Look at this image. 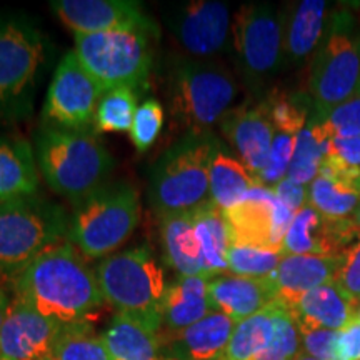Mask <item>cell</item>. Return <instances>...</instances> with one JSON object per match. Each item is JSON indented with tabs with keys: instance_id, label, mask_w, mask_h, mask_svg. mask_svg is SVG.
I'll return each instance as SVG.
<instances>
[{
	"instance_id": "cell-14",
	"label": "cell",
	"mask_w": 360,
	"mask_h": 360,
	"mask_svg": "<svg viewBox=\"0 0 360 360\" xmlns=\"http://www.w3.org/2000/svg\"><path fill=\"white\" fill-rule=\"evenodd\" d=\"M232 244L272 247L282 250V240L294 214L277 200L269 187H255L236 207L225 210ZM231 244V245H232Z\"/></svg>"
},
{
	"instance_id": "cell-13",
	"label": "cell",
	"mask_w": 360,
	"mask_h": 360,
	"mask_svg": "<svg viewBox=\"0 0 360 360\" xmlns=\"http://www.w3.org/2000/svg\"><path fill=\"white\" fill-rule=\"evenodd\" d=\"M167 25L180 47L195 58H209L224 52L232 37L227 4L192 0L170 8Z\"/></svg>"
},
{
	"instance_id": "cell-23",
	"label": "cell",
	"mask_w": 360,
	"mask_h": 360,
	"mask_svg": "<svg viewBox=\"0 0 360 360\" xmlns=\"http://www.w3.org/2000/svg\"><path fill=\"white\" fill-rule=\"evenodd\" d=\"M215 312L209 295V278L177 277L169 283L162 305V330L180 332Z\"/></svg>"
},
{
	"instance_id": "cell-28",
	"label": "cell",
	"mask_w": 360,
	"mask_h": 360,
	"mask_svg": "<svg viewBox=\"0 0 360 360\" xmlns=\"http://www.w3.org/2000/svg\"><path fill=\"white\" fill-rule=\"evenodd\" d=\"M160 233L165 262L180 277L204 276V260L193 231L191 210L164 215Z\"/></svg>"
},
{
	"instance_id": "cell-36",
	"label": "cell",
	"mask_w": 360,
	"mask_h": 360,
	"mask_svg": "<svg viewBox=\"0 0 360 360\" xmlns=\"http://www.w3.org/2000/svg\"><path fill=\"white\" fill-rule=\"evenodd\" d=\"M262 103L265 114L272 122L276 132L299 135L307 127L309 105L302 96L285 92H272Z\"/></svg>"
},
{
	"instance_id": "cell-27",
	"label": "cell",
	"mask_w": 360,
	"mask_h": 360,
	"mask_svg": "<svg viewBox=\"0 0 360 360\" xmlns=\"http://www.w3.org/2000/svg\"><path fill=\"white\" fill-rule=\"evenodd\" d=\"M191 212L204 260V276L212 278L229 274L227 254L232 242L224 210H220L212 200H207Z\"/></svg>"
},
{
	"instance_id": "cell-5",
	"label": "cell",
	"mask_w": 360,
	"mask_h": 360,
	"mask_svg": "<svg viewBox=\"0 0 360 360\" xmlns=\"http://www.w3.org/2000/svg\"><path fill=\"white\" fill-rule=\"evenodd\" d=\"M69 232V215L44 197H19L0 204V277L15 278Z\"/></svg>"
},
{
	"instance_id": "cell-11",
	"label": "cell",
	"mask_w": 360,
	"mask_h": 360,
	"mask_svg": "<svg viewBox=\"0 0 360 360\" xmlns=\"http://www.w3.org/2000/svg\"><path fill=\"white\" fill-rule=\"evenodd\" d=\"M232 49L247 85L262 87L285 62L283 13L270 4L242 6L232 22Z\"/></svg>"
},
{
	"instance_id": "cell-48",
	"label": "cell",
	"mask_w": 360,
	"mask_h": 360,
	"mask_svg": "<svg viewBox=\"0 0 360 360\" xmlns=\"http://www.w3.org/2000/svg\"><path fill=\"white\" fill-rule=\"evenodd\" d=\"M355 319H360V300L355 302Z\"/></svg>"
},
{
	"instance_id": "cell-46",
	"label": "cell",
	"mask_w": 360,
	"mask_h": 360,
	"mask_svg": "<svg viewBox=\"0 0 360 360\" xmlns=\"http://www.w3.org/2000/svg\"><path fill=\"white\" fill-rule=\"evenodd\" d=\"M8 304H11V300H8V302H0V327H2V322H4V317H6Z\"/></svg>"
},
{
	"instance_id": "cell-45",
	"label": "cell",
	"mask_w": 360,
	"mask_h": 360,
	"mask_svg": "<svg viewBox=\"0 0 360 360\" xmlns=\"http://www.w3.org/2000/svg\"><path fill=\"white\" fill-rule=\"evenodd\" d=\"M352 224H354V229H355V232H357V236H359V238H360V204H359V207H357V210H355V212L352 214Z\"/></svg>"
},
{
	"instance_id": "cell-43",
	"label": "cell",
	"mask_w": 360,
	"mask_h": 360,
	"mask_svg": "<svg viewBox=\"0 0 360 360\" xmlns=\"http://www.w3.org/2000/svg\"><path fill=\"white\" fill-rule=\"evenodd\" d=\"M335 357L337 360H360V319H354L337 332Z\"/></svg>"
},
{
	"instance_id": "cell-33",
	"label": "cell",
	"mask_w": 360,
	"mask_h": 360,
	"mask_svg": "<svg viewBox=\"0 0 360 360\" xmlns=\"http://www.w3.org/2000/svg\"><path fill=\"white\" fill-rule=\"evenodd\" d=\"M360 204V192L319 175L309 186V205L327 219H349Z\"/></svg>"
},
{
	"instance_id": "cell-44",
	"label": "cell",
	"mask_w": 360,
	"mask_h": 360,
	"mask_svg": "<svg viewBox=\"0 0 360 360\" xmlns=\"http://www.w3.org/2000/svg\"><path fill=\"white\" fill-rule=\"evenodd\" d=\"M277 200L283 207L290 210L292 214L299 212L305 205H309V186H300V184L292 182L289 179H283L276 187H272Z\"/></svg>"
},
{
	"instance_id": "cell-40",
	"label": "cell",
	"mask_w": 360,
	"mask_h": 360,
	"mask_svg": "<svg viewBox=\"0 0 360 360\" xmlns=\"http://www.w3.org/2000/svg\"><path fill=\"white\" fill-rule=\"evenodd\" d=\"M330 139H352L360 135V96L340 103L321 120Z\"/></svg>"
},
{
	"instance_id": "cell-51",
	"label": "cell",
	"mask_w": 360,
	"mask_h": 360,
	"mask_svg": "<svg viewBox=\"0 0 360 360\" xmlns=\"http://www.w3.org/2000/svg\"><path fill=\"white\" fill-rule=\"evenodd\" d=\"M44 360H56L53 357H47V359H44Z\"/></svg>"
},
{
	"instance_id": "cell-41",
	"label": "cell",
	"mask_w": 360,
	"mask_h": 360,
	"mask_svg": "<svg viewBox=\"0 0 360 360\" xmlns=\"http://www.w3.org/2000/svg\"><path fill=\"white\" fill-rule=\"evenodd\" d=\"M342 262L337 270L335 283L354 302L360 300V238L340 254Z\"/></svg>"
},
{
	"instance_id": "cell-10",
	"label": "cell",
	"mask_w": 360,
	"mask_h": 360,
	"mask_svg": "<svg viewBox=\"0 0 360 360\" xmlns=\"http://www.w3.org/2000/svg\"><path fill=\"white\" fill-rule=\"evenodd\" d=\"M150 32H114L75 35V56L85 72L103 92L115 89L135 90L147 82L152 65Z\"/></svg>"
},
{
	"instance_id": "cell-26",
	"label": "cell",
	"mask_w": 360,
	"mask_h": 360,
	"mask_svg": "<svg viewBox=\"0 0 360 360\" xmlns=\"http://www.w3.org/2000/svg\"><path fill=\"white\" fill-rule=\"evenodd\" d=\"M37 160L24 139L0 135V204L35 195L39 191Z\"/></svg>"
},
{
	"instance_id": "cell-32",
	"label": "cell",
	"mask_w": 360,
	"mask_h": 360,
	"mask_svg": "<svg viewBox=\"0 0 360 360\" xmlns=\"http://www.w3.org/2000/svg\"><path fill=\"white\" fill-rule=\"evenodd\" d=\"M52 357L56 360H112L103 337L94 332L89 321L62 326Z\"/></svg>"
},
{
	"instance_id": "cell-39",
	"label": "cell",
	"mask_w": 360,
	"mask_h": 360,
	"mask_svg": "<svg viewBox=\"0 0 360 360\" xmlns=\"http://www.w3.org/2000/svg\"><path fill=\"white\" fill-rule=\"evenodd\" d=\"M162 127H164V107L155 98H148L137 107L132 127H130V139L135 148L143 152L152 147Z\"/></svg>"
},
{
	"instance_id": "cell-20",
	"label": "cell",
	"mask_w": 360,
	"mask_h": 360,
	"mask_svg": "<svg viewBox=\"0 0 360 360\" xmlns=\"http://www.w3.org/2000/svg\"><path fill=\"white\" fill-rule=\"evenodd\" d=\"M209 295L215 312H222L233 322L245 321L277 300L272 276L265 278L224 274L209 278Z\"/></svg>"
},
{
	"instance_id": "cell-9",
	"label": "cell",
	"mask_w": 360,
	"mask_h": 360,
	"mask_svg": "<svg viewBox=\"0 0 360 360\" xmlns=\"http://www.w3.org/2000/svg\"><path fill=\"white\" fill-rule=\"evenodd\" d=\"M312 57L309 90L314 119L323 120L340 103L360 96V35L347 12L334 13Z\"/></svg>"
},
{
	"instance_id": "cell-8",
	"label": "cell",
	"mask_w": 360,
	"mask_h": 360,
	"mask_svg": "<svg viewBox=\"0 0 360 360\" xmlns=\"http://www.w3.org/2000/svg\"><path fill=\"white\" fill-rule=\"evenodd\" d=\"M170 109L186 134H210L232 110L237 82L225 67L209 60H182L170 72Z\"/></svg>"
},
{
	"instance_id": "cell-17",
	"label": "cell",
	"mask_w": 360,
	"mask_h": 360,
	"mask_svg": "<svg viewBox=\"0 0 360 360\" xmlns=\"http://www.w3.org/2000/svg\"><path fill=\"white\" fill-rule=\"evenodd\" d=\"M359 238L352 219H327L310 205L294 214L282 240L285 255H340Z\"/></svg>"
},
{
	"instance_id": "cell-22",
	"label": "cell",
	"mask_w": 360,
	"mask_h": 360,
	"mask_svg": "<svg viewBox=\"0 0 360 360\" xmlns=\"http://www.w3.org/2000/svg\"><path fill=\"white\" fill-rule=\"evenodd\" d=\"M299 330L339 332L355 319V302L335 282L307 292L289 309Z\"/></svg>"
},
{
	"instance_id": "cell-6",
	"label": "cell",
	"mask_w": 360,
	"mask_h": 360,
	"mask_svg": "<svg viewBox=\"0 0 360 360\" xmlns=\"http://www.w3.org/2000/svg\"><path fill=\"white\" fill-rule=\"evenodd\" d=\"M96 276L103 300L117 314L129 315L162 330V305L165 282L164 269L147 245L119 252L97 265Z\"/></svg>"
},
{
	"instance_id": "cell-37",
	"label": "cell",
	"mask_w": 360,
	"mask_h": 360,
	"mask_svg": "<svg viewBox=\"0 0 360 360\" xmlns=\"http://www.w3.org/2000/svg\"><path fill=\"white\" fill-rule=\"evenodd\" d=\"M277 304L272 342L259 360H297V357L302 354L299 327H297L290 310L281 302Z\"/></svg>"
},
{
	"instance_id": "cell-25",
	"label": "cell",
	"mask_w": 360,
	"mask_h": 360,
	"mask_svg": "<svg viewBox=\"0 0 360 360\" xmlns=\"http://www.w3.org/2000/svg\"><path fill=\"white\" fill-rule=\"evenodd\" d=\"M102 337L112 360H169L160 328L129 315L115 314Z\"/></svg>"
},
{
	"instance_id": "cell-15",
	"label": "cell",
	"mask_w": 360,
	"mask_h": 360,
	"mask_svg": "<svg viewBox=\"0 0 360 360\" xmlns=\"http://www.w3.org/2000/svg\"><path fill=\"white\" fill-rule=\"evenodd\" d=\"M62 24L75 35L146 30L154 34L155 25L132 0H56L51 2Z\"/></svg>"
},
{
	"instance_id": "cell-4",
	"label": "cell",
	"mask_w": 360,
	"mask_h": 360,
	"mask_svg": "<svg viewBox=\"0 0 360 360\" xmlns=\"http://www.w3.org/2000/svg\"><path fill=\"white\" fill-rule=\"evenodd\" d=\"M139 219L141 202L130 184H102L74 202L67 238L85 259H101L125 244Z\"/></svg>"
},
{
	"instance_id": "cell-24",
	"label": "cell",
	"mask_w": 360,
	"mask_h": 360,
	"mask_svg": "<svg viewBox=\"0 0 360 360\" xmlns=\"http://www.w3.org/2000/svg\"><path fill=\"white\" fill-rule=\"evenodd\" d=\"M327 2L302 0L289 17L283 15V58L290 65H302L315 53L326 35Z\"/></svg>"
},
{
	"instance_id": "cell-35",
	"label": "cell",
	"mask_w": 360,
	"mask_h": 360,
	"mask_svg": "<svg viewBox=\"0 0 360 360\" xmlns=\"http://www.w3.org/2000/svg\"><path fill=\"white\" fill-rule=\"evenodd\" d=\"M137 112V96L132 89H115L105 92L96 114L97 132H127Z\"/></svg>"
},
{
	"instance_id": "cell-12",
	"label": "cell",
	"mask_w": 360,
	"mask_h": 360,
	"mask_svg": "<svg viewBox=\"0 0 360 360\" xmlns=\"http://www.w3.org/2000/svg\"><path fill=\"white\" fill-rule=\"evenodd\" d=\"M103 90L80 65L74 51L67 52L49 87L42 107V120L47 127L89 132L96 124L98 102Z\"/></svg>"
},
{
	"instance_id": "cell-1",
	"label": "cell",
	"mask_w": 360,
	"mask_h": 360,
	"mask_svg": "<svg viewBox=\"0 0 360 360\" xmlns=\"http://www.w3.org/2000/svg\"><path fill=\"white\" fill-rule=\"evenodd\" d=\"M13 294L60 326L87 321L105 302L96 270L70 242L44 252L13 278Z\"/></svg>"
},
{
	"instance_id": "cell-38",
	"label": "cell",
	"mask_w": 360,
	"mask_h": 360,
	"mask_svg": "<svg viewBox=\"0 0 360 360\" xmlns=\"http://www.w3.org/2000/svg\"><path fill=\"white\" fill-rule=\"evenodd\" d=\"M295 143L297 135L276 132L267 162H265V167L262 169V172L257 175L260 186L272 188L287 177L292 157H294L295 152Z\"/></svg>"
},
{
	"instance_id": "cell-29",
	"label": "cell",
	"mask_w": 360,
	"mask_h": 360,
	"mask_svg": "<svg viewBox=\"0 0 360 360\" xmlns=\"http://www.w3.org/2000/svg\"><path fill=\"white\" fill-rule=\"evenodd\" d=\"M210 200L220 210L236 207L252 188L259 187V180L242 164L238 157L229 154L220 146L210 165Z\"/></svg>"
},
{
	"instance_id": "cell-31",
	"label": "cell",
	"mask_w": 360,
	"mask_h": 360,
	"mask_svg": "<svg viewBox=\"0 0 360 360\" xmlns=\"http://www.w3.org/2000/svg\"><path fill=\"white\" fill-rule=\"evenodd\" d=\"M328 142H330V137L327 135L321 120L310 117L307 127L297 135L295 152L287 179L300 186H310L321 175Z\"/></svg>"
},
{
	"instance_id": "cell-16",
	"label": "cell",
	"mask_w": 360,
	"mask_h": 360,
	"mask_svg": "<svg viewBox=\"0 0 360 360\" xmlns=\"http://www.w3.org/2000/svg\"><path fill=\"white\" fill-rule=\"evenodd\" d=\"M60 328V323L13 297L0 327V355L12 360L52 357Z\"/></svg>"
},
{
	"instance_id": "cell-47",
	"label": "cell",
	"mask_w": 360,
	"mask_h": 360,
	"mask_svg": "<svg viewBox=\"0 0 360 360\" xmlns=\"http://www.w3.org/2000/svg\"><path fill=\"white\" fill-rule=\"evenodd\" d=\"M297 360H315V359H314V357H310V355H307V354H304V352H302V354L299 355V357H297Z\"/></svg>"
},
{
	"instance_id": "cell-3",
	"label": "cell",
	"mask_w": 360,
	"mask_h": 360,
	"mask_svg": "<svg viewBox=\"0 0 360 360\" xmlns=\"http://www.w3.org/2000/svg\"><path fill=\"white\" fill-rule=\"evenodd\" d=\"M220 146L212 132L186 134L162 154L148 184V199L160 217L210 200V165Z\"/></svg>"
},
{
	"instance_id": "cell-7",
	"label": "cell",
	"mask_w": 360,
	"mask_h": 360,
	"mask_svg": "<svg viewBox=\"0 0 360 360\" xmlns=\"http://www.w3.org/2000/svg\"><path fill=\"white\" fill-rule=\"evenodd\" d=\"M45 58L47 39L32 20L0 19V122L30 115Z\"/></svg>"
},
{
	"instance_id": "cell-30",
	"label": "cell",
	"mask_w": 360,
	"mask_h": 360,
	"mask_svg": "<svg viewBox=\"0 0 360 360\" xmlns=\"http://www.w3.org/2000/svg\"><path fill=\"white\" fill-rule=\"evenodd\" d=\"M277 300L252 317L236 323L222 360H259L274 337Z\"/></svg>"
},
{
	"instance_id": "cell-2",
	"label": "cell",
	"mask_w": 360,
	"mask_h": 360,
	"mask_svg": "<svg viewBox=\"0 0 360 360\" xmlns=\"http://www.w3.org/2000/svg\"><path fill=\"white\" fill-rule=\"evenodd\" d=\"M35 160L47 186L72 204L105 184L114 169L110 152L94 134L47 125L37 134Z\"/></svg>"
},
{
	"instance_id": "cell-19",
	"label": "cell",
	"mask_w": 360,
	"mask_h": 360,
	"mask_svg": "<svg viewBox=\"0 0 360 360\" xmlns=\"http://www.w3.org/2000/svg\"><path fill=\"white\" fill-rule=\"evenodd\" d=\"M236 322L222 312H212L193 326L162 334L169 360H222Z\"/></svg>"
},
{
	"instance_id": "cell-18",
	"label": "cell",
	"mask_w": 360,
	"mask_h": 360,
	"mask_svg": "<svg viewBox=\"0 0 360 360\" xmlns=\"http://www.w3.org/2000/svg\"><path fill=\"white\" fill-rule=\"evenodd\" d=\"M220 129L242 164L257 177L265 167L276 135V129L265 114L262 103L240 105L229 110L220 120Z\"/></svg>"
},
{
	"instance_id": "cell-34",
	"label": "cell",
	"mask_w": 360,
	"mask_h": 360,
	"mask_svg": "<svg viewBox=\"0 0 360 360\" xmlns=\"http://www.w3.org/2000/svg\"><path fill=\"white\" fill-rule=\"evenodd\" d=\"M282 257L281 249L232 244L227 254L229 274L254 278L270 277L277 270Z\"/></svg>"
},
{
	"instance_id": "cell-21",
	"label": "cell",
	"mask_w": 360,
	"mask_h": 360,
	"mask_svg": "<svg viewBox=\"0 0 360 360\" xmlns=\"http://www.w3.org/2000/svg\"><path fill=\"white\" fill-rule=\"evenodd\" d=\"M340 255H285L272 274L277 302L292 309L300 297L335 281Z\"/></svg>"
},
{
	"instance_id": "cell-49",
	"label": "cell",
	"mask_w": 360,
	"mask_h": 360,
	"mask_svg": "<svg viewBox=\"0 0 360 360\" xmlns=\"http://www.w3.org/2000/svg\"><path fill=\"white\" fill-rule=\"evenodd\" d=\"M0 302H8L7 295L4 294V290H2V289H0Z\"/></svg>"
},
{
	"instance_id": "cell-42",
	"label": "cell",
	"mask_w": 360,
	"mask_h": 360,
	"mask_svg": "<svg viewBox=\"0 0 360 360\" xmlns=\"http://www.w3.org/2000/svg\"><path fill=\"white\" fill-rule=\"evenodd\" d=\"M300 340H302V352L314 357L315 360H337L335 330H323V328H319V330H302L300 332Z\"/></svg>"
},
{
	"instance_id": "cell-50",
	"label": "cell",
	"mask_w": 360,
	"mask_h": 360,
	"mask_svg": "<svg viewBox=\"0 0 360 360\" xmlns=\"http://www.w3.org/2000/svg\"><path fill=\"white\" fill-rule=\"evenodd\" d=\"M0 360H12V359H8V357H4V355H0Z\"/></svg>"
}]
</instances>
